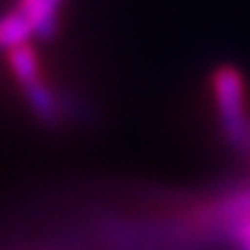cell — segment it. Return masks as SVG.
<instances>
[{"label":"cell","mask_w":250,"mask_h":250,"mask_svg":"<svg viewBox=\"0 0 250 250\" xmlns=\"http://www.w3.org/2000/svg\"><path fill=\"white\" fill-rule=\"evenodd\" d=\"M214 102L224 139L236 151L250 148V119L246 109V81L236 66H219L211 76Z\"/></svg>","instance_id":"obj_1"},{"label":"cell","mask_w":250,"mask_h":250,"mask_svg":"<svg viewBox=\"0 0 250 250\" xmlns=\"http://www.w3.org/2000/svg\"><path fill=\"white\" fill-rule=\"evenodd\" d=\"M63 0H20L17 10L32 24V32L42 39H51L59 29V7Z\"/></svg>","instance_id":"obj_2"},{"label":"cell","mask_w":250,"mask_h":250,"mask_svg":"<svg viewBox=\"0 0 250 250\" xmlns=\"http://www.w3.org/2000/svg\"><path fill=\"white\" fill-rule=\"evenodd\" d=\"M24 92H27L29 107L34 109V114H37L42 122L54 124V122L61 119V104H59L56 95L49 90V85H44L42 81H34V83H29L24 87Z\"/></svg>","instance_id":"obj_3"},{"label":"cell","mask_w":250,"mask_h":250,"mask_svg":"<svg viewBox=\"0 0 250 250\" xmlns=\"http://www.w3.org/2000/svg\"><path fill=\"white\" fill-rule=\"evenodd\" d=\"M32 24L27 22V17L20 10H12L10 15L0 17V49H15L27 44V39L32 37Z\"/></svg>","instance_id":"obj_4"},{"label":"cell","mask_w":250,"mask_h":250,"mask_svg":"<svg viewBox=\"0 0 250 250\" xmlns=\"http://www.w3.org/2000/svg\"><path fill=\"white\" fill-rule=\"evenodd\" d=\"M10 68H12L15 78L22 83V87L39 81V61H37V54L27 44L10 49Z\"/></svg>","instance_id":"obj_5"},{"label":"cell","mask_w":250,"mask_h":250,"mask_svg":"<svg viewBox=\"0 0 250 250\" xmlns=\"http://www.w3.org/2000/svg\"><path fill=\"white\" fill-rule=\"evenodd\" d=\"M224 229H226V238L233 246V250H250V216H243Z\"/></svg>","instance_id":"obj_6"}]
</instances>
